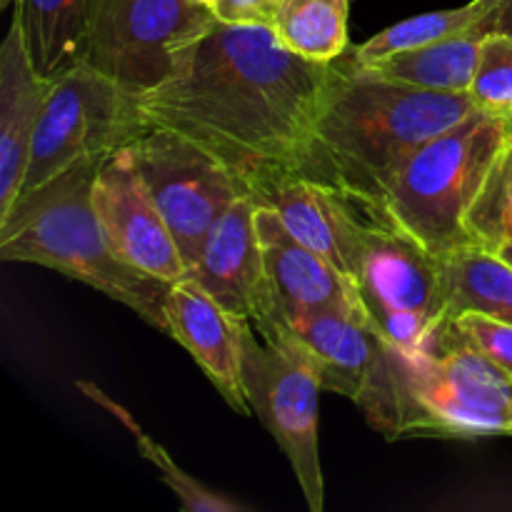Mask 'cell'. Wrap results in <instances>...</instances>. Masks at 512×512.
Listing matches in <instances>:
<instances>
[{"mask_svg":"<svg viewBox=\"0 0 512 512\" xmlns=\"http://www.w3.org/2000/svg\"><path fill=\"white\" fill-rule=\"evenodd\" d=\"M333 60L303 58L270 25L215 20L165 83L138 95L145 128H168L263 198L298 178Z\"/></svg>","mask_w":512,"mask_h":512,"instance_id":"cell-1","label":"cell"},{"mask_svg":"<svg viewBox=\"0 0 512 512\" xmlns=\"http://www.w3.org/2000/svg\"><path fill=\"white\" fill-rule=\"evenodd\" d=\"M475 110L468 93L395 83L343 53L333 60L300 178L338 190L368 213L385 180L415 148Z\"/></svg>","mask_w":512,"mask_h":512,"instance_id":"cell-2","label":"cell"},{"mask_svg":"<svg viewBox=\"0 0 512 512\" xmlns=\"http://www.w3.org/2000/svg\"><path fill=\"white\" fill-rule=\"evenodd\" d=\"M358 408L388 440L512 438V375L438 330L423 353L390 345Z\"/></svg>","mask_w":512,"mask_h":512,"instance_id":"cell-3","label":"cell"},{"mask_svg":"<svg viewBox=\"0 0 512 512\" xmlns=\"http://www.w3.org/2000/svg\"><path fill=\"white\" fill-rule=\"evenodd\" d=\"M103 160H80L40 188L20 193L0 215V258L58 270L165 330L170 283L125 265L95 215L93 180Z\"/></svg>","mask_w":512,"mask_h":512,"instance_id":"cell-4","label":"cell"},{"mask_svg":"<svg viewBox=\"0 0 512 512\" xmlns=\"http://www.w3.org/2000/svg\"><path fill=\"white\" fill-rule=\"evenodd\" d=\"M510 135L512 120L475 110L415 148L385 180L368 215L435 255L473 245L468 213Z\"/></svg>","mask_w":512,"mask_h":512,"instance_id":"cell-5","label":"cell"},{"mask_svg":"<svg viewBox=\"0 0 512 512\" xmlns=\"http://www.w3.org/2000/svg\"><path fill=\"white\" fill-rule=\"evenodd\" d=\"M350 283L365 318L403 353H423L448 320L440 255L370 215L360 223Z\"/></svg>","mask_w":512,"mask_h":512,"instance_id":"cell-6","label":"cell"},{"mask_svg":"<svg viewBox=\"0 0 512 512\" xmlns=\"http://www.w3.org/2000/svg\"><path fill=\"white\" fill-rule=\"evenodd\" d=\"M243 325V383L250 410L268 428L293 465L305 503L323 512L325 483L320 470L318 400L323 383L308 350L278 325Z\"/></svg>","mask_w":512,"mask_h":512,"instance_id":"cell-7","label":"cell"},{"mask_svg":"<svg viewBox=\"0 0 512 512\" xmlns=\"http://www.w3.org/2000/svg\"><path fill=\"white\" fill-rule=\"evenodd\" d=\"M145 133L138 95L78 63L50 80L20 193L40 188L80 160L108 158Z\"/></svg>","mask_w":512,"mask_h":512,"instance_id":"cell-8","label":"cell"},{"mask_svg":"<svg viewBox=\"0 0 512 512\" xmlns=\"http://www.w3.org/2000/svg\"><path fill=\"white\" fill-rule=\"evenodd\" d=\"M215 20L198 0H95L83 63L143 95L175 73Z\"/></svg>","mask_w":512,"mask_h":512,"instance_id":"cell-9","label":"cell"},{"mask_svg":"<svg viewBox=\"0 0 512 512\" xmlns=\"http://www.w3.org/2000/svg\"><path fill=\"white\" fill-rule=\"evenodd\" d=\"M125 153L148 185L190 268L220 215L248 193L218 158L168 128H145L125 145Z\"/></svg>","mask_w":512,"mask_h":512,"instance_id":"cell-10","label":"cell"},{"mask_svg":"<svg viewBox=\"0 0 512 512\" xmlns=\"http://www.w3.org/2000/svg\"><path fill=\"white\" fill-rule=\"evenodd\" d=\"M93 208L110 248L125 265L170 285L185 278L188 265L178 243L125 148L100 163Z\"/></svg>","mask_w":512,"mask_h":512,"instance_id":"cell-11","label":"cell"},{"mask_svg":"<svg viewBox=\"0 0 512 512\" xmlns=\"http://www.w3.org/2000/svg\"><path fill=\"white\" fill-rule=\"evenodd\" d=\"M255 228L263 248L268 315L253 325H290L318 310L358 305L353 283L300 243L270 205L258 203Z\"/></svg>","mask_w":512,"mask_h":512,"instance_id":"cell-12","label":"cell"},{"mask_svg":"<svg viewBox=\"0 0 512 512\" xmlns=\"http://www.w3.org/2000/svg\"><path fill=\"white\" fill-rule=\"evenodd\" d=\"M163 313L165 333L188 350L225 403L240 415L253 413L243 383V325L248 318L233 315L188 278L170 285Z\"/></svg>","mask_w":512,"mask_h":512,"instance_id":"cell-13","label":"cell"},{"mask_svg":"<svg viewBox=\"0 0 512 512\" xmlns=\"http://www.w3.org/2000/svg\"><path fill=\"white\" fill-rule=\"evenodd\" d=\"M255 210L258 200L253 195L235 200L210 228L185 278L198 283L233 315L258 323L268 315V293Z\"/></svg>","mask_w":512,"mask_h":512,"instance_id":"cell-14","label":"cell"},{"mask_svg":"<svg viewBox=\"0 0 512 512\" xmlns=\"http://www.w3.org/2000/svg\"><path fill=\"white\" fill-rule=\"evenodd\" d=\"M278 328L308 350L323 390L350 398L355 405L363 403L368 395L390 348L388 340L365 318L360 305L318 310Z\"/></svg>","mask_w":512,"mask_h":512,"instance_id":"cell-15","label":"cell"},{"mask_svg":"<svg viewBox=\"0 0 512 512\" xmlns=\"http://www.w3.org/2000/svg\"><path fill=\"white\" fill-rule=\"evenodd\" d=\"M50 80L35 70L20 20H10L0 45V215L23 188L35 128L43 113Z\"/></svg>","mask_w":512,"mask_h":512,"instance_id":"cell-16","label":"cell"},{"mask_svg":"<svg viewBox=\"0 0 512 512\" xmlns=\"http://www.w3.org/2000/svg\"><path fill=\"white\" fill-rule=\"evenodd\" d=\"M258 203L270 205L300 243L308 245L350 280L363 218L348 198L318 180L298 175L275 185Z\"/></svg>","mask_w":512,"mask_h":512,"instance_id":"cell-17","label":"cell"},{"mask_svg":"<svg viewBox=\"0 0 512 512\" xmlns=\"http://www.w3.org/2000/svg\"><path fill=\"white\" fill-rule=\"evenodd\" d=\"M95 0H18L15 18L23 28L30 60L43 78L53 80L88 53Z\"/></svg>","mask_w":512,"mask_h":512,"instance_id":"cell-18","label":"cell"},{"mask_svg":"<svg viewBox=\"0 0 512 512\" xmlns=\"http://www.w3.org/2000/svg\"><path fill=\"white\" fill-rule=\"evenodd\" d=\"M488 33L475 30L465 35L433 40L418 48L398 50L385 58L373 60L360 68L395 80V83L418 85L428 90H445V93H468L473 83L475 65H478L480 40Z\"/></svg>","mask_w":512,"mask_h":512,"instance_id":"cell-19","label":"cell"},{"mask_svg":"<svg viewBox=\"0 0 512 512\" xmlns=\"http://www.w3.org/2000/svg\"><path fill=\"white\" fill-rule=\"evenodd\" d=\"M443 260L448 320L460 313H483L512 323V265L480 245H465Z\"/></svg>","mask_w":512,"mask_h":512,"instance_id":"cell-20","label":"cell"},{"mask_svg":"<svg viewBox=\"0 0 512 512\" xmlns=\"http://www.w3.org/2000/svg\"><path fill=\"white\" fill-rule=\"evenodd\" d=\"M270 28L293 53L330 63L348 50V0H283Z\"/></svg>","mask_w":512,"mask_h":512,"instance_id":"cell-21","label":"cell"},{"mask_svg":"<svg viewBox=\"0 0 512 512\" xmlns=\"http://www.w3.org/2000/svg\"><path fill=\"white\" fill-rule=\"evenodd\" d=\"M78 388L83 390V393L88 395L93 403L108 408L110 413H113L115 418H118L120 423H123L125 428L130 430V433H133L135 443H138V448H140V455H143L148 463L155 465V470L160 473L163 483L168 485V488L173 490L175 495H178L180 505H183L185 510H193V512H235V510H243V505H240V503L223 498V495H218L215 490L205 488L200 480L190 478L188 473H183V470H180L178 465L170 460L168 450H165L160 443H155V440L150 438V435L145 433V430L140 428V425L135 423L133 418H130L128 410L120 408L118 403H113V400H110L108 395L103 393V390L95 388L93 383H78Z\"/></svg>","mask_w":512,"mask_h":512,"instance_id":"cell-22","label":"cell"},{"mask_svg":"<svg viewBox=\"0 0 512 512\" xmlns=\"http://www.w3.org/2000/svg\"><path fill=\"white\" fill-rule=\"evenodd\" d=\"M468 233L473 245L498 250L512 243V135L505 140L468 213Z\"/></svg>","mask_w":512,"mask_h":512,"instance_id":"cell-23","label":"cell"},{"mask_svg":"<svg viewBox=\"0 0 512 512\" xmlns=\"http://www.w3.org/2000/svg\"><path fill=\"white\" fill-rule=\"evenodd\" d=\"M468 95L483 113L512 120V33L495 30L480 40Z\"/></svg>","mask_w":512,"mask_h":512,"instance_id":"cell-24","label":"cell"},{"mask_svg":"<svg viewBox=\"0 0 512 512\" xmlns=\"http://www.w3.org/2000/svg\"><path fill=\"white\" fill-rule=\"evenodd\" d=\"M440 333L475 350L512 375V323H503L483 313H460L445 320Z\"/></svg>","mask_w":512,"mask_h":512,"instance_id":"cell-25","label":"cell"},{"mask_svg":"<svg viewBox=\"0 0 512 512\" xmlns=\"http://www.w3.org/2000/svg\"><path fill=\"white\" fill-rule=\"evenodd\" d=\"M283 0H220L215 18L225 23L273 25Z\"/></svg>","mask_w":512,"mask_h":512,"instance_id":"cell-26","label":"cell"},{"mask_svg":"<svg viewBox=\"0 0 512 512\" xmlns=\"http://www.w3.org/2000/svg\"><path fill=\"white\" fill-rule=\"evenodd\" d=\"M495 253H498L505 263L512 265V243H503L498 250H495Z\"/></svg>","mask_w":512,"mask_h":512,"instance_id":"cell-27","label":"cell"},{"mask_svg":"<svg viewBox=\"0 0 512 512\" xmlns=\"http://www.w3.org/2000/svg\"><path fill=\"white\" fill-rule=\"evenodd\" d=\"M198 3H203L205 8H210L215 13V10H218V5H220V0H198Z\"/></svg>","mask_w":512,"mask_h":512,"instance_id":"cell-28","label":"cell"},{"mask_svg":"<svg viewBox=\"0 0 512 512\" xmlns=\"http://www.w3.org/2000/svg\"><path fill=\"white\" fill-rule=\"evenodd\" d=\"M15 3H18V0H0V8H3V10H8L10 5H15Z\"/></svg>","mask_w":512,"mask_h":512,"instance_id":"cell-29","label":"cell"}]
</instances>
